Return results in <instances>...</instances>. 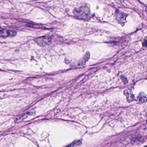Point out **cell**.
<instances>
[{
  "label": "cell",
  "mask_w": 147,
  "mask_h": 147,
  "mask_svg": "<svg viewBox=\"0 0 147 147\" xmlns=\"http://www.w3.org/2000/svg\"><path fill=\"white\" fill-rule=\"evenodd\" d=\"M146 123H147V121H146Z\"/></svg>",
  "instance_id": "obj_11"
},
{
  "label": "cell",
  "mask_w": 147,
  "mask_h": 147,
  "mask_svg": "<svg viewBox=\"0 0 147 147\" xmlns=\"http://www.w3.org/2000/svg\"><path fill=\"white\" fill-rule=\"evenodd\" d=\"M74 15L78 19L88 20L90 19V9L86 5L75 9L74 11Z\"/></svg>",
  "instance_id": "obj_1"
},
{
  "label": "cell",
  "mask_w": 147,
  "mask_h": 147,
  "mask_svg": "<svg viewBox=\"0 0 147 147\" xmlns=\"http://www.w3.org/2000/svg\"><path fill=\"white\" fill-rule=\"evenodd\" d=\"M124 93V95L127 97V100L128 102H131L135 100L134 96L132 93L128 92L127 90L125 91Z\"/></svg>",
  "instance_id": "obj_6"
},
{
  "label": "cell",
  "mask_w": 147,
  "mask_h": 147,
  "mask_svg": "<svg viewBox=\"0 0 147 147\" xmlns=\"http://www.w3.org/2000/svg\"><path fill=\"white\" fill-rule=\"evenodd\" d=\"M138 102L140 103H142L146 102L147 101V98L146 96H140L138 97Z\"/></svg>",
  "instance_id": "obj_8"
},
{
  "label": "cell",
  "mask_w": 147,
  "mask_h": 147,
  "mask_svg": "<svg viewBox=\"0 0 147 147\" xmlns=\"http://www.w3.org/2000/svg\"></svg>",
  "instance_id": "obj_12"
},
{
  "label": "cell",
  "mask_w": 147,
  "mask_h": 147,
  "mask_svg": "<svg viewBox=\"0 0 147 147\" xmlns=\"http://www.w3.org/2000/svg\"><path fill=\"white\" fill-rule=\"evenodd\" d=\"M90 58V54L89 52H87L85 54L82 60L79 62L78 65L80 66L84 65L86 62L89 60Z\"/></svg>",
  "instance_id": "obj_5"
},
{
  "label": "cell",
  "mask_w": 147,
  "mask_h": 147,
  "mask_svg": "<svg viewBox=\"0 0 147 147\" xmlns=\"http://www.w3.org/2000/svg\"><path fill=\"white\" fill-rule=\"evenodd\" d=\"M121 79L123 81V82L124 83L126 84L127 83V79H126V78L124 77L123 76H122Z\"/></svg>",
  "instance_id": "obj_9"
},
{
  "label": "cell",
  "mask_w": 147,
  "mask_h": 147,
  "mask_svg": "<svg viewBox=\"0 0 147 147\" xmlns=\"http://www.w3.org/2000/svg\"><path fill=\"white\" fill-rule=\"evenodd\" d=\"M33 113L34 112L32 111H29L26 112V113H24L21 115L20 116V117H18L17 118L16 117V121H20L21 119H24V118H26L27 116L32 115H33Z\"/></svg>",
  "instance_id": "obj_7"
},
{
  "label": "cell",
  "mask_w": 147,
  "mask_h": 147,
  "mask_svg": "<svg viewBox=\"0 0 147 147\" xmlns=\"http://www.w3.org/2000/svg\"><path fill=\"white\" fill-rule=\"evenodd\" d=\"M116 19L118 23L121 25H124L126 22L127 15L120 10H117L116 12Z\"/></svg>",
  "instance_id": "obj_3"
},
{
  "label": "cell",
  "mask_w": 147,
  "mask_h": 147,
  "mask_svg": "<svg viewBox=\"0 0 147 147\" xmlns=\"http://www.w3.org/2000/svg\"><path fill=\"white\" fill-rule=\"evenodd\" d=\"M16 33H17L15 30L3 29L0 31V37L3 38L13 37V36H15Z\"/></svg>",
  "instance_id": "obj_4"
},
{
  "label": "cell",
  "mask_w": 147,
  "mask_h": 147,
  "mask_svg": "<svg viewBox=\"0 0 147 147\" xmlns=\"http://www.w3.org/2000/svg\"><path fill=\"white\" fill-rule=\"evenodd\" d=\"M143 46L144 47H147V40L144 41V43H143Z\"/></svg>",
  "instance_id": "obj_10"
},
{
  "label": "cell",
  "mask_w": 147,
  "mask_h": 147,
  "mask_svg": "<svg viewBox=\"0 0 147 147\" xmlns=\"http://www.w3.org/2000/svg\"><path fill=\"white\" fill-rule=\"evenodd\" d=\"M36 43L40 46L45 47L51 44V39L46 36L39 37L34 40Z\"/></svg>",
  "instance_id": "obj_2"
}]
</instances>
